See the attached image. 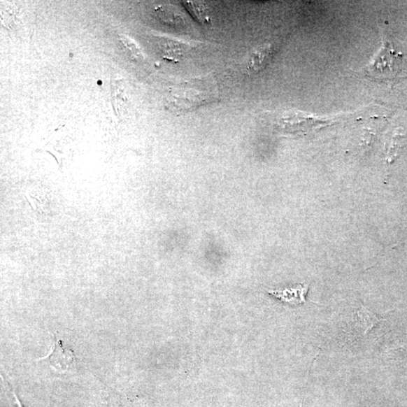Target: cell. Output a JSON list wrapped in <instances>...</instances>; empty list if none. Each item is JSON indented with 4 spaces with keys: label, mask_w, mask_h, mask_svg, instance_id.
Masks as SVG:
<instances>
[{
    "label": "cell",
    "mask_w": 407,
    "mask_h": 407,
    "mask_svg": "<svg viewBox=\"0 0 407 407\" xmlns=\"http://www.w3.org/2000/svg\"><path fill=\"white\" fill-rule=\"evenodd\" d=\"M403 55L396 51L392 43L383 40L381 48L363 71L370 78L393 80L401 71Z\"/></svg>",
    "instance_id": "cell-1"
},
{
    "label": "cell",
    "mask_w": 407,
    "mask_h": 407,
    "mask_svg": "<svg viewBox=\"0 0 407 407\" xmlns=\"http://www.w3.org/2000/svg\"><path fill=\"white\" fill-rule=\"evenodd\" d=\"M204 83L200 82L189 83L184 84L183 86L180 87L176 91V95L173 98L180 100V108L181 110H190L193 106L200 105L205 103L210 99L211 94L204 90ZM179 100L177 101H179Z\"/></svg>",
    "instance_id": "cell-2"
},
{
    "label": "cell",
    "mask_w": 407,
    "mask_h": 407,
    "mask_svg": "<svg viewBox=\"0 0 407 407\" xmlns=\"http://www.w3.org/2000/svg\"><path fill=\"white\" fill-rule=\"evenodd\" d=\"M45 359L50 364L57 368V370L64 371L69 369L75 363L76 357L71 348H65L63 342L54 336V346L52 353L47 357L41 358Z\"/></svg>",
    "instance_id": "cell-3"
},
{
    "label": "cell",
    "mask_w": 407,
    "mask_h": 407,
    "mask_svg": "<svg viewBox=\"0 0 407 407\" xmlns=\"http://www.w3.org/2000/svg\"><path fill=\"white\" fill-rule=\"evenodd\" d=\"M309 285L302 284L292 287L284 289L269 290L268 293L283 302L292 306H298L306 303V296Z\"/></svg>",
    "instance_id": "cell-4"
},
{
    "label": "cell",
    "mask_w": 407,
    "mask_h": 407,
    "mask_svg": "<svg viewBox=\"0 0 407 407\" xmlns=\"http://www.w3.org/2000/svg\"><path fill=\"white\" fill-rule=\"evenodd\" d=\"M382 318L363 305L357 310L354 320L355 331L358 334L365 336L370 331L382 321Z\"/></svg>",
    "instance_id": "cell-5"
},
{
    "label": "cell",
    "mask_w": 407,
    "mask_h": 407,
    "mask_svg": "<svg viewBox=\"0 0 407 407\" xmlns=\"http://www.w3.org/2000/svg\"><path fill=\"white\" fill-rule=\"evenodd\" d=\"M273 50L269 45L261 46L252 55L249 62L248 67L250 71L259 72L266 66L270 60Z\"/></svg>",
    "instance_id": "cell-6"
},
{
    "label": "cell",
    "mask_w": 407,
    "mask_h": 407,
    "mask_svg": "<svg viewBox=\"0 0 407 407\" xmlns=\"http://www.w3.org/2000/svg\"><path fill=\"white\" fill-rule=\"evenodd\" d=\"M12 394L13 395V401H14L15 407H23V406L21 404L20 401H19V400L17 399L16 394H15L14 392H12Z\"/></svg>",
    "instance_id": "cell-7"
}]
</instances>
